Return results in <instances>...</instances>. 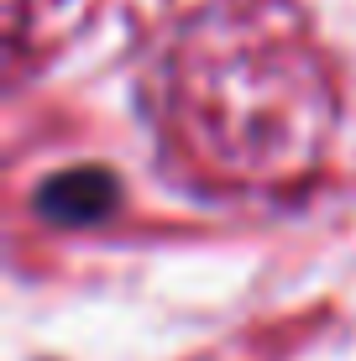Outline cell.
<instances>
[{
	"label": "cell",
	"mask_w": 356,
	"mask_h": 361,
	"mask_svg": "<svg viewBox=\"0 0 356 361\" xmlns=\"http://www.w3.org/2000/svg\"><path fill=\"white\" fill-rule=\"evenodd\" d=\"M32 204H37V215H42L47 226H58V231H90V226H100V220L116 215L121 183H116L110 168H63V173L37 183Z\"/></svg>",
	"instance_id": "obj_1"
}]
</instances>
